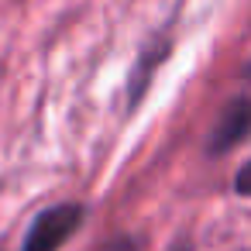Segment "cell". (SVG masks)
Masks as SVG:
<instances>
[{
	"label": "cell",
	"instance_id": "6da1fadb",
	"mask_svg": "<svg viewBox=\"0 0 251 251\" xmlns=\"http://www.w3.org/2000/svg\"><path fill=\"white\" fill-rule=\"evenodd\" d=\"M248 134H251V59L241 69V90L227 100V107L220 110V117H217V124L210 131L206 151L210 155H227Z\"/></svg>",
	"mask_w": 251,
	"mask_h": 251
},
{
	"label": "cell",
	"instance_id": "7a4b0ae2",
	"mask_svg": "<svg viewBox=\"0 0 251 251\" xmlns=\"http://www.w3.org/2000/svg\"><path fill=\"white\" fill-rule=\"evenodd\" d=\"M83 217H86V210H83L79 203H55V206L42 210V213L31 220L21 251H59V248L79 230Z\"/></svg>",
	"mask_w": 251,
	"mask_h": 251
},
{
	"label": "cell",
	"instance_id": "3957f363",
	"mask_svg": "<svg viewBox=\"0 0 251 251\" xmlns=\"http://www.w3.org/2000/svg\"><path fill=\"white\" fill-rule=\"evenodd\" d=\"M169 45H172V42H158V45H151V49H141V59H138V66H134V73H131V107H138V100L145 97L155 66L165 62V55H169Z\"/></svg>",
	"mask_w": 251,
	"mask_h": 251
},
{
	"label": "cell",
	"instance_id": "277c9868",
	"mask_svg": "<svg viewBox=\"0 0 251 251\" xmlns=\"http://www.w3.org/2000/svg\"><path fill=\"white\" fill-rule=\"evenodd\" d=\"M234 193L251 196V162H244V165L237 169V176H234Z\"/></svg>",
	"mask_w": 251,
	"mask_h": 251
},
{
	"label": "cell",
	"instance_id": "5b68a950",
	"mask_svg": "<svg viewBox=\"0 0 251 251\" xmlns=\"http://www.w3.org/2000/svg\"><path fill=\"white\" fill-rule=\"evenodd\" d=\"M103 251H138V244H134L131 237H114V241H110Z\"/></svg>",
	"mask_w": 251,
	"mask_h": 251
},
{
	"label": "cell",
	"instance_id": "8992f818",
	"mask_svg": "<svg viewBox=\"0 0 251 251\" xmlns=\"http://www.w3.org/2000/svg\"><path fill=\"white\" fill-rule=\"evenodd\" d=\"M176 251H186V248H176Z\"/></svg>",
	"mask_w": 251,
	"mask_h": 251
}]
</instances>
